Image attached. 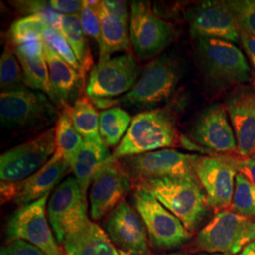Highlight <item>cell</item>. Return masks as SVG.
Here are the masks:
<instances>
[{"label": "cell", "mask_w": 255, "mask_h": 255, "mask_svg": "<svg viewBox=\"0 0 255 255\" xmlns=\"http://www.w3.org/2000/svg\"><path fill=\"white\" fill-rule=\"evenodd\" d=\"M179 141L175 119L168 110L145 111L132 119L125 136L103 165L129 156L172 147Z\"/></svg>", "instance_id": "1"}, {"label": "cell", "mask_w": 255, "mask_h": 255, "mask_svg": "<svg viewBox=\"0 0 255 255\" xmlns=\"http://www.w3.org/2000/svg\"><path fill=\"white\" fill-rule=\"evenodd\" d=\"M197 61L206 83L223 90L250 82L253 71L245 55L234 43L218 39H198Z\"/></svg>", "instance_id": "2"}, {"label": "cell", "mask_w": 255, "mask_h": 255, "mask_svg": "<svg viewBox=\"0 0 255 255\" xmlns=\"http://www.w3.org/2000/svg\"><path fill=\"white\" fill-rule=\"evenodd\" d=\"M137 186L151 194L189 232L196 230L206 215L207 198L198 180L159 178L139 181Z\"/></svg>", "instance_id": "3"}, {"label": "cell", "mask_w": 255, "mask_h": 255, "mask_svg": "<svg viewBox=\"0 0 255 255\" xmlns=\"http://www.w3.org/2000/svg\"><path fill=\"white\" fill-rule=\"evenodd\" d=\"M182 70L178 61L169 55L151 60L133 88L119 99H106L108 109L115 105L149 108L167 100L181 80Z\"/></svg>", "instance_id": "4"}, {"label": "cell", "mask_w": 255, "mask_h": 255, "mask_svg": "<svg viewBox=\"0 0 255 255\" xmlns=\"http://www.w3.org/2000/svg\"><path fill=\"white\" fill-rule=\"evenodd\" d=\"M57 110L54 102L42 92L26 88L0 95V120L9 128L45 127L56 120Z\"/></svg>", "instance_id": "5"}, {"label": "cell", "mask_w": 255, "mask_h": 255, "mask_svg": "<svg viewBox=\"0 0 255 255\" xmlns=\"http://www.w3.org/2000/svg\"><path fill=\"white\" fill-rule=\"evenodd\" d=\"M255 241V221L232 211H221L196 237L194 249L209 254H239Z\"/></svg>", "instance_id": "6"}, {"label": "cell", "mask_w": 255, "mask_h": 255, "mask_svg": "<svg viewBox=\"0 0 255 255\" xmlns=\"http://www.w3.org/2000/svg\"><path fill=\"white\" fill-rule=\"evenodd\" d=\"M173 25L160 18L146 1L130 5L129 35L134 53L139 59L157 57L176 38Z\"/></svg>", "instance_id": "7"}, {"label": "cell", "mask_w": 255, "mask_h": 255, "mask_svg": "<svg viewBox=\"0 0 255 255\" xmlns=\"http://www.w3.org/2000/svg\"><path fill=\"white\" fill-rule=\"evenodd\" d=\"M133 203L153 246L169 250L181 246L190 239L191 234L182 221L151 194L139 186L133 193Z\"/></svg>", "instance_id": "8"}, {"label": "cell", "mask_w": 255, "mask_h": 255, "mask_svg": "<svg viewBox=\"0 0 255 255\" xmlns=\"http://www.w3.org/2000/svg\"><path fill=\"white\" fill-rule=\"evenodd\" d=\"M56 128H50L0 157L1 182L24 181L40 170L56 151Z\"/></svg>", "instance_id": "9"}, {"label": "cell", "mask_w": 255, "mask_h": 255, "mask_svg": "<svg viewBox=\"0 0 255 255\" xmlns=\"http://www.w3.org/2000/svg\"><path fill=\"white\" fill-rule=\"evenodd\" d=\"M47 214L56 239L62 244L89 220L86 194L75 177L67 178L55 189L47 204Z\"/></svg>", "instance_id": "10"}, {"label": "cell", "mask_w": 255, "mask_h": 255, "mask_svg": "<svg viewBox=\"0 0 255 255\" xmlns=\"http://www.w3.org/2000/svg\"><path fill=\"white\" fill-rule=\"evenodd\" d=\"M142 69L129 52L99 62L92 68L86 85L89 99H115L130 91L138 82Z\"/></svg>", "instance_id": "11"}, {"label": "cell", "mask_w": 255, "mask_h": 255, "mask_svg": "<svg viewBox=\"0 0 255 255\" xmlns=\"http://www.w3.org/2000/svg\"><path fill=\"white\" fill-rule=\"evenodd\" d=\"M198 156L182 153L173 148H164L144 154L129 156L119 161L123 162L122 165L130 177L133 175L138 182L159 178L198 180L194 167Z\"/></svg>", "instance_id": "12"}, {"label": "cell", "mask_w": 255, "mask_h": 255, "mask_svg": "<svg viewBox=\"0 0 255 255\" xmlns=\"http://www.w3.org/2000/svg\"><path fill=\"white\" fill-rule=\"evenodd\" d=\"M192 37L218 39L231 43L240 41L239 26L229 1L208 0L192 5L185 10Z\"/></svg>", "instance_id": "13"}, {"label": "cell", "mask_w": 255, "mask_h": 255, "mask_svg": "<svg viewBox=\"0 0 255 255\" xmlns=\"http://www.w3.org/2000/svg\"><path fill=\"white\" fill-rule=\"evenodd\" d=\"M194 167L210 207L219 210L229 208L232 205L236 178L239 172L237 158L229 155H199Z\"/></svg>", "instance_id": "14"}, {"label": "cell", "mask_w": 255, "mask_h": 255, "mask_svg": "<svg viewBox=\"0 0 255 255\" xmlns=\"http://www.w3.org/2000/svg\"><path fill=\"white\" fill-rule=\"evenodd\" d=\"M71 171V163L56 150L40 170L26 180L17 182H1L2 202L13 201L20 207L49 195L66 174Z\"/></svg>", "instance_id": "15"}, {"label": "cell", "mask_w": 255, "mask_h": 255, "mask_svg": "<svg viewBox=\"0 0 255 255\" xmlns=\"http://www.w3.org/2000/svg\"><path fill=\"white\" fill-rule=\"evenodd\" d=\"M47 199L48 195L20 207L9 219L7 225V236L9 240H25L46 255H64L47 222Z\"/></svg>", "instance_id": "16"}, {"label": "cell", "mask_w": 255, "mask_h": 255, "mask_svg": "<svg viewBox=\"0 0 255 255\" xmlns=\"http://www.w3.org/2000/svg\"><path fill=\"white\" fill-rule=\"evenodd\" d=\"M131 177L121 163L102 165L95 175L89 194L92 219L99 220L109 215L131 188Z\"/></svg>", "instance_id": "17"}, {"label": "cell", "mask_w": 255, "mask_h": 255, "mask_svg": "<svg viewBox=\"0 0 255 255\" xmlns=\"http://www.w3.org/2000/svg\"><path fill=\"white\" fill-rule=\"evenodd\" d=\"M110 239L119 251L134 255H149L146 226L138 214L127 201H121L113 210L105 222Z\"/></svg>", "instance_id": "18"}, {"label": "cell", "mask_w": 255, "mask_h": 255, "mask_svg": "<svg viewBox=\"0 0 255 255\" xmlns=\"http://www.w3.org/2000/svg\"><path fill=\"white\" fill-rule=\"evenodd\" d=\"M192 140L217 154L237 153V138L230 124L225 105L213 104L196 120L190 132Z\"/></svg>", "instance_id": "19"}, {"label": "cell", "mask_w": 255, "mask_h": 255, "mask_svg": "<svg viewBox=\"0 0 255 255\" xmlns=\"http://www.w3.org/2000/svg\"><path fill=\"white\" fill-rule=\"evenodd\" d=\"M225 108L237 138V154L255 157V87H236L226 98Z\"/></svg>", "instance_id": "20"}, {"label": "cell", "mask_w": 255, "mask_h": 255, "mask_svg": "<svg viewBox=\"0 0 255 255\" xmlns=\"http://www.w3.org/2000/svg\"><path fill=\"white\" fill-rule=\"evenodd\" d=\"M45 58L50 82L63 110L70 108L82 95L85 78L73 66L67 64L45 44Z\"/></svg>", "instance_id": "21"}, {"label": "cell", "mask_w": 255, "mask_h": 255, "mask_svg": "<svg viewBox=\"0 0 255 255\" xmlns=\"http://www.w3.org/2000/svg\"><path fill=\"white\" fill-rule=\"evenodd\" d=\"M63 244L67 255H119L108 235L90 219Z\"/></svg>", "instance_id": "22"}, {"label": "cell", "mask_w": 255, "mask_h": 255, "mask_svg": "<svg viewBox=\"0 0 255 255\" xmlns=\"http://www.w3.org/2000/svg\"><path fill=\"white\" fill-rule=\"evenodd\" d=\"M96 10L101 22V30L99 62H105L109 60L117 52H128L131 42L127 23L110 13L103 6L102 1H101Z\"/></svg>", "instance_id": "23"}, {"label": "cell", "mask_w": 255, "mask_h": 255, "mask_svg": "<svg viewBox=\"0 0 255 255\" xmlns=\"http://www.w3.org/2000/svg\"><path fill=\"white\" fill-rule=\"evenodd\" d=\"M111 156L108 146L104 143L86 142L74 156L71 161V171L80 183L82 190L87 194V189L97 172Z\"/></svg>", "instance_id": "24"}, {"label": "cell", "mask_w": 255, "mask_h": 255, "mask_svg": "<svg viewBox=\"0 0 255 255\" xmlns=\"http://www.w3.org/2000/svg\"><path fill=\"white\" fill-rule=\"evenodd\" d=\"M70 118L84 141L103 143L100 133V114L87 96H82L68 108Z\"/></svg>", "instance_id": "25"}, {"label": "cell", "mask_w": 255, "mask_h": 255, "mask_svg": "<svg viewBox=\"0 0 255 255\" xmlns=\"http://www.w3.org/2000/svg\"><path fill=\"white\" fill-rule=\"evenodd\" d=\"M131 116L127 111L115 106L100 113V133L105 146L120 144L131 124Z\"/></svg>", "instance_id": "26"}, {"label": "cell", "mask_w": 255, "mask_h": 255, "mask_svg": "<svg viewBox=\"0 0 255 255\" xmlns=\"http://www.w3.org/2000/svg\"><path fill=\"white\" fill-rule=\"evenodd\" d=\"M62 34L69 43L77 60L82 65L84 73L90 71L94 62L85 38L86 35L82 29L80 14L63 15Z\"/></svg>", "instance_id": "27"}, {"label": "cell", "mask_w": 255, "mask_h": 255, "mask_svg": "<svg viewBox=\"0 0 255 255\" xmlns=\"http://www.w3.org/2000/svg\"><path fill=\"white\" fill-rule=\"evenodd\" d=\"M17 58L24 71L27 87L44 93L58 107H60L51 85L45 55L32 59L23 56H17Z\"/></svg>", "instance_id": "28"}, {"label": "cell", "mask_w": 255, "mask_h": 255, "mask_svg": "<svg viewBox=\"0 0 255 255\" xmlns=\"http://www.w3.org/2000/svg\"><path fill=\"white\" fill-rule=\"evenodd\" d=\"M56 150L60 151L70 163L84 144V139L78 132L70 118L68 109H64L57 119Z\"/></svg>", "instance_id": "29"}, {"label": "cell", "mask_w": 255, "mask_h": 255, "mask_svg": "<svg viewBox=\"0 0 255 255\" xmlns=\"http://www.w3.org/2000/svg\"><path fill=\"white\" fill-rule=\"evenodd\" d=\"M6 44L0 59L1 92L14 91L28 88L24 71L10 42Z\"/></svg>", "instance_id": "30"}, {"label": "cell", "mask_w": 255, "mask_h": 255, "mask_svg": "<svg viewBox=\"0 0 255 255\" xmlns=\"http://www.w3.org/2000/svg\"><path fill=\"white\" fill-rule=\"evenodd\" d=\"M232 210L247 219L255 218V185L244 174L238 172L236 178Z\"/></svg>", "instance_id": "31"}, {"label": "cell", "mask_w": 255, "mask_h": 255, "mask_svg": "<svg viewBox=\"0 0 255 255\" xmlns=\"http://www.w3.org/2000/svg\"><path fill=\"white\" fill-rule=\"evenodd\" d=\"M46 22L37 15H27L12 23L9 28V42L12 46L19 44L43 40V33L46 29Z\"/></svg>", "instance_id": "32"}, {"label": "cell", "mask_w": 255, "mask_h": 255, "mask_svg": "<svg viewBox=\"0 0 255 255\" xmlns=\"http://www.w3.org/2000/svg\"><path fill=\"white\" fill-rule=\"evenodd\" d=\"M13 5L23 13L27 15H37L43 19L47 26L53 27L62 33L63 14L57 12L46 1H16Z\"/></svg>", "instance_id": "33"}, {"label": "cell", "mask_w": 255, "mask_h": 255, "mask_svg": "<svg viewBox=\"0 0 255 255\" xmlns=\"http://www.w3.org/2000/svg\"><path fill=\"white\" fill-rule=\"evenodd\" d=\"M43 41L46 46H49L56 54L62 58L67 64L73 66L82 76L85 78L86 74L84 73L82 65L77 60L74 54L73 50L65 37L53 27L46 26V29L43 33Z\"/></svg>", "instance_id": "34"}, {"label": "cell", "mask_w": 255, "mask_h": 255, "mask_svg": "<svg viewBox=\"0 0 255 255\" xmlns=\"http://www.w3.org/2000/svg\"><path fill=\"white\" fill-rule=\"evenodd\" d=\"M229 4L239 27L255 37V0H231Z\"/></svg>", "instance_id": "35"}, {"label": "cell", "mask_w": 255, "mask_h": 255, "mask_svg": "<svg viewBox=\"0 0 255 255\" xmlns=\"http://www.w3.org/2000/svg\"><path fill=\"white\" fill-rule=\"evenodd\" d=\"M82 29L86 36L91 37L98 43L99 47L101 45V22L98 12L88 4L87 0L82 1V11L80 13Z\"/></svg>", "instance_id": "36"}, {"label": "cell", "mask_w": 255, "mask_h": 255, "mask_svg": "<svg viewBox=\"0 0 255 255\" xmlns=\"http://www.w3.org/2000/svg\"><path fill=\"white\" fill-rule=\"evenodd\" d=\"M1 255H46L38 248L22 239L9 240L1 249Z\"/></svg>", "instance_id": "37"}, {"label": "cell", "mask_w": 255, "mask_h": 255, "mask_svg": "<svg viewBox=\"0 0 255 255\" xmlns=\"http://www.w3.org/2000/svg\"><path fill=\"white\" fill-rule=\"evenodd\" d=\"M49 5L63 15H76L82 11V1L79 0H51Z\"/></svg>", "instance_id": "38"}, {"label": "cell", "mask_w": 255, "mask_h": 255, "mask_svg": "<svg viewBox=\"0 0 255 255\" xmlns=\"http://www.w3.org/2000/svg\"><path fill=\"white\" fill-rule=\"evenodd\" d=\"M103 6L110 13L121 19L125 23H128L130 19V12L128 9L127 3L124 1H117V0H104L102 1Z\"/></svg>", "instance_id": "39"}, {"label": "cell", "mask_w": 255, "mask_h": 255, "mask_svg": "<svg viewBox=\"0 0 255 255\" xmlns=\"http://www.w3.org/2000/svg\"><path fill=\"white\" fill-rule=\"evenodd\" d=\"M239 33H240V43L245 49L247 56L249 58L250 64L253 68V75L255 78V37L247 33L243 29L239 27Z\"/></svg>", "instance_id": "40"}, {"label": "cell", "mask_w": 255, "mask_h": 255, "mask_svg": "<svg viewBox=\"0 0 255 255\" xmlns=\"http://www.w3.org/2000/svg\"><path fill=\"white\" fill-rule=\"evenodd\" d=\"M238 171L244 174L255 185V157L237 158Z\"/></svg>", "instance_id": "41"}, {"label": "cell", "mask_w": 255, "mask_h": 255, "mask_svg": "<svg viewBox=\"0 0 255 255\" xmlns=\"http://www.w3.org/2000/svg\"><path fill=\"white\" fill-rule=\"evenodd\" d=\"M237 255H255V240L249 243Z\"/></svg>", "instance_id": "42"}, {"label": "cell", "mask_w": 255, "mask_h": 255, "mask_svg": "<svg viewBox=\"0 0 255 255\" xmlns=\"http://www.w3.org/2000/svg\"><path fill=\"white\" fill-rule=\"evenodd\" d=\"M119 255H130V254H128V253H125V252H123V251H119Z\"/></svg>", "instance_id": "43"}, {"label": "cell", "mask_w": 255, "mask_h": 255, "mask_svg": "<svg viewBox=\"0 0 255 255\" xmlns=\"http://www.w3.org/2000/svg\"><path fill=\"white\" fill-rule=\"evenodd\" d=\"M227 255V254H213V255Z\"/></svg>", "instance_id": "44"}, {"label": "cell", "mask_w": 255, "mask_h": 255, "mask_svg": "<svg viewBox=\"0 0 255 255\" xmlns=\"http://www.w3.org/2000/svg\"><path fill=\"white\" fill-rule=\"evenodd\" d=\"M181 255V254H172V255Z\"/></svg>", "instance_id": "45"}, {"label": "cell", "mask_w": 255, "mask_h": 255, "mask_svg": "<svg viewBox=\"0 0 255 255\" xmlns=\"http://www.w3.org/2000/svg\"></svg>", "instance_id": "46"}]
</instances>
